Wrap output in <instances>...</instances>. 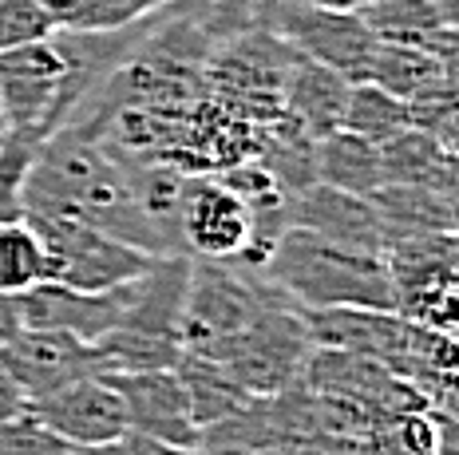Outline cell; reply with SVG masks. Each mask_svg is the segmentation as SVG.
<instances>
[{
  "label": "cell",
  "mask_w": 459,
  "mask_h": 455,
  "mask_svg": "<svg viewBox=\"0 0 459 455\" xmlns=\"http://www.w3.org/2000/svg\"><path fill=\"white\" fill-rule=\"evenodd\" d=\"M60 28L44 0H0V52L36 44Z\"/></svg>",
  "instance_id": "484cf974"
},
{
  "label": "cell",
  "mask_w": 459,
  "mask_h": 455,
  "mask_svg": "<svg viewBox=\"0 0 459 455\" xmlns=\"http://www.w3.org/2000/svg\"><path fill=\"white\" fill-rule=\"evenodd\" d=\"M108 384L119 392L123 412H127V432L143 435L162 448H190L198 443V424L190 416L186 388L175 368H155V373H103Z\"/></svg>",
  "instance_id": "4fadbf2b"
},
{
  "label": "cell",
  "mask_w": 459,
  "mask_h": 455,
  "mask_svg": "<svg viewBox=\"0 0 459 455\" xmlns=\"http://www.w3.org/2000/svg\"><path fill=\"white\" fill-rule=\"evenodd\" d=\"M341 127L352 131V135H360V139H368L372 147H385L388 139H396L400 131L412 127V116H408V103L400 96H392V91L377 88V83L360 80V83H349Z\"/></svg>",
  "instance_id": "603a6c76"
},
{
  "label": "cell",
  "mask_w": 459,
  "mask_h": 455,
  "mask_svg": "<svg viewBox=\"0 0 459 455\" xmlns=\"http://www.w3.org/2000/svg\"><path fill=\"white\" fill-rule=\"evenodd\" d=\"M175 455H273L262 448H246V443H218V440H198L190 448H178Z\"/></svg>",
  "instance_id": "83f0119b"
},
{
  "label": "cell",
  "mask_w": 459,
  "mask_h": 455,
  "mask_svg": "<svg viewBox=\"0 0 459 455\" xmlns=\"http://www.w3.org/2000/svg\"><path fill=\"white\" fill-rule=\"evenodd\" d=\"M16 412H24V396L16 392V384L8 381L4 365H0V424H4L8 416H16Z\"/></svg>",
  "instance_id": "f1b7e54d"
},
{
  "label": "cell",
  "mask_w": 459,
  "mask_h": 455,
  "mask_svg": "<svg viewBox=\"0 0 459 455\" xmlns=\"http://www.w3.org/2000/svg\"><path fill=\"white\" fill-rule=\"evenodd\" d=\"M44 135L36 131H13L0 139V222H21L24 218V183L36 163Z\"/></svg>",
  "instance_id": "d4e9b609"
},
{
  "label": "cell",
  "mask_w": 459,
  "mask_h": 455,
  "mask_svg": "<svg viewBox=\"0 0 459 455\" xmlns=\"http://www.w3.org/2000/svg\"><path fill=\"white\" fill-rule=\"evenodd\" d=\"M305 8H321V13H360L368 0H298Z\"/></svg>",
  "instance_id": "4dcf8cb0"
},
{
  "label": "cell",
  "mask_w": 459,
  "mask_h": 455,
  "mask_svg": "<svg viewBox=\"0 0 459 455\" xmlns=\"http://www.w3.org/2000/svg\"><path fill=\"white\" fill-rule=\"evenodd\" d=\"M24 214L75 218L151 258H170L167 242L143 218L131 194L123 159L103 143L100 131L80 119L56 127L36 150V163L24 183Z\"/></svg>",
  "instance_id": "6da1fadb"
},
{
  "label": "cell",
  "mask_w": 459,
  "mask_h": 455,
  "mask_svg": "<svg viewBox=\"0 0 459 455\" xmlns=\"http://www.w3.org/2000/svg\"><path fill=\"white\" fill-rule=\"evenodd\" d=\"M313 175H317V183L333 186V191L368 198L385 186V175H380V147H372L368 139L337 127L313 143Z\"/></svg>",
  "instance_id": "d6986e66"
},
{
  "label": "cell",
  "mask_w": 459,
  "mask_h": 455,
  "mask_svg": "<svg viewBox=\"0 0 459 455\" xmlns=\"http://www.w3.org/2000/svg\"><path fill=\"white\" fill-rule=\"evenodd\" d=\"M380 175L385 186H428L439 194H455V150L408 127L380 147Z\"/></svg>",
  "instance_id": "ac0fdd59"
},
{
  "label": "cell",
  "mask_w": 459,
  "mask_h": 455,
  "mask_svg": "<svg viewBox=\"0 0 459 455\" xmlns=\"http://www.w3.org/2000/svg\"><path fill=\"white\" fill-rule=\"evenodd\" d=\"M349 99V80L325 64L293 52L281 72V111L305 139H325L341 127V111Z\"/></svg>",
  "instance_id": "2e32d148"
},
{
  "label": "cell",
  "mask_w": 459,
  "mask_h": 455,
  "mask_svg": "<svg viewBox=\"0 0 459 455\" xmlns=\"http://www.w3.org/2000/svg\"><path fill=\"white\" fill-rule=\"evenodd\" d=\"M377 214L385 218L388 242L416 234H455V194H439L428 186H380L368 194Z\"/></svg>",
  "instance_id": "ffe728a7"
},
{
  "label": "cell",
  "mask_w": 459,
  "mask_h": 455,
  "mask_svg": "<svg viewBox=\"0 0 459 455\" xmlns=\"http://www.w3.org/2000/svg\"><path fill=\"white\" fill-rule=\"evenodd\" d=\"M0 455H88L75 443L60 440L56 432H48L32 412H16L0 424Z\"/></svg>",
  "instance_id": "4316f807"
},
{
  "label": "cell",
  "mask_w": 459,
  "mask_h": 455,
  "mask_svg": "<svg viewBox=\"0 0 459 455\" xmlns=\"http://www.w3.org/2000/svg\"><path fill=\"white\" fill-rule=\"evenodd\" d=\"M277 297H281V289L273 281H265L257 270H250V265L190 258L178 345H183V353L222 360L226 348Z\"/></svg>",
  "instance_id": "5b68a950"
},
{
  "label": "cell",
  "mask_w": 459,
  "mask_h": 455,
  "mask_svg": "<svg viewBox=\"0 0 459 455\" xmlns=\"http://www.w3.org/2000/svg\"><path fill=\"white\" fill-rule=\"evenodd\" d=\"M309 353L313 337L305 329V313L281 293L257 313V321L226 348L218 365H226L250 396H277L301 381Z\"/></svg>",
  "instance_id": "52a82bcc"
},
{
  "label": "cell",
  "mask_w": 459,
  "mask_h": 455,
  "mask_svg": "<svg viewBox=\"0 0 459 455\" xmlns=\"http://www.w3.org/2000/svg\"><path fill=\"white\" fill-rule=\"evenodd\" d=\"M8 135V123H4V116H0V139H4Z\"/></svg>",
  "instance_id": "1f68e13d"
},
{
  "label": "cell",
  "mask_w": 459,
  "mask_h": 455,
  "mask_svg": "<svg viewBox=\"0 0 459 455\" xmlns=\"http://www.w3.org/2000/svg\"><path fill=\"white\" fill-rule=\"evenodd\" d=\"M360 21L380 44H408V48L436 52L452 60V4L447 0H368L360 8Z\"/></svg>",
  "instance_id": "e0dca14e"
},
{
  "label": "cell",
  "mask_w": 459,
  "mask_h": 455,
  "mask_svg": "<svg viewBox=\"0 0 459 455\" xmlns=\"http://www.w3.org/2000/svg\"><path fill=\"white\" fill-rule=\"evenodd\" d=\"M178 245L186 258L238 262L254 245V218L218 175H183L178 191Z\"/></svg>",
  "instance_id": "9c48e42d"
},
{
  "label": "cell",
  "mask_w": 459,
  "mask_h": 455,
  "mask_svg": "<svg viewBox=\"0 0 459 455\" xmlns=\"http://www.w3.org/2000/svg\"><path fill=\"white\" fill-rule=\"evenodd\" d=\"M16 329H21V313H16V301L8 297V293H0V345H8V340L16 337Z\"/></svg>",
  "instance_id": "f546056e"
},
{
  "label": "cell",
  "mask_w": 459,
  "mask_h": 455,
  "mask_svg": "<svg viewBox=\"0 0 459 455\" xmlns=\"http://www.w3.org/2000/svg\"><path fill=\"white\" fill-rule=\"evenodd\" d=\"M452 60L424 48H408V44H380L377 40V56L368 64V83L392 91L400 99H416L424 91L439 88V83H452Z\"/></svg>",
  "instance_id": "7402d4cb"
},
{
  "label": "cell",
  "mask_w": 459,
  "mask_h": 455,
  "mask_svg": "<svg viewBox=\"0 0 459 455\" xmlns=\"http://www.w3.org/2000/svg\"><path fill=\"white\" fill-rule=\"evenodd\" d=\"M392 313L455 337V234L396 238L385 250Z\"/></svg>",
  "instance_id": "ba28073f"
},
{
  "label": "cell",
  "mask_w": 459,
  "mask_h": 455,
  "mask_svg": "<svg viewBox=\"0 0 459 455\" xmlns=\"http://www.w3.org/2000/svg\"><path fill=\"white\" fill-rule=\"evenodd\" d=\"M293 226L357 253L385 258L388 250V230H385V218L377 214V206L368 198L333 191L325 183H313L309 191L293 198Z\"/></svg>",
  "instance_id": "9a60e30c"
},
{
  "label": "cell",
  "mask_w": 459,
  "mask_h": 455,
  "mask_svg": "<svg viewBox=\"0 0 459 455\" xmlns=\"http://www.w3.org/2000/svg\"><path fill=\"white\" fill-rule=\"evenodd\" d=\"M48 432L60 440L75 443V448H108L119 435H127V412H123L119 392L108 384V376H80V381L56 388V392L40 396V400L24 404Z\"/></svg>",
  "instance_id": "8fae6325"
},
{
  "label": "cell",
  "mask_w": 459,
  "mask_h": 455,
  "mask_svg": "<svg viewBox=\"0 0 459 455\" xmlns=\"http://www.w3.org/2000/svg\"><path fill=\"white\" fill-rule=\"evenodd\" d=\"M175 373H178V381H183V388H186L190 416H195L198 428H210V424L242 412V408L254 400V396L238 384V376L230 373L226 365H218V360L183 353L178 356V365H175Z\"/></svg>",
  "instance_id": "44dd1931"
},
{
  "label": "cell",
  "mask_w": 459,
  "mask_h": 455,
  "mask_svg": "<svg viewBox=\"0 0 459 455\" xmlns=\"http://www.w3.org/2000/svg\"><path fill=\"white\" fill-rule=\"evenodd\" d=\"M139 281V278H135ZM135 281L115 289H72L60 281H40V286L16 293V313H21L24 329H60L80 340H100L123 321L131 297H135Z\"/></svg>",
  "instance_id": "7c38bea8"
},
{
  "label": "cell",
  "mask_w": 459,
  "mask_h": 455,
  "mask_svg": "<svg viewBox=\"0 0 459 455\" xmlns=\"http://www.w3.org/2000/svg\"><path fill=\"white\" fill-rule=\"evenodd\" d=\"M277 32L293 52L325 64L349 83L368 80V64L377 56V36L360 21V13H321V8L293 4L285 8Z\"/></svg>",
  "instance_id": "5bb4252c"
},
{
  "label": "cell",
  "mask_w": 459,
  "mask_h": 455,
  "mask_svg": "<svg viewBox=\"0 0 459 455\" xmlns=\"http://www.w3.org/2000/svg\"><path fill=\"white\" fill-rule=\"evenodd\" d=\"M95 60L80 56L72 36L56 28L48 40L0 52V116L13 131L52 135L80 111L83 91L91 88Z\"/></svg>",
  "instance_id": "3957f363"
},
{
  "label": "cell",
  "mask_w": 459,
  "mask_h": 455,
  "mask_svg": "<svg viewBox=\"0 0 459 455\" xmlns=\"http://www.w3.org/2000/svg\"><path fill=\"white\" fill-rule=\"evenodd\" d=\"M24 222L36 230L44 245L48 262V281H60L72 289H115L127 281L143 278L155 265L151 253L135 250V245L111 238V234L95 230L88 222L75 218H48V214H24Z\"/></svg>",
  "instance_id": "8992f818"
},
{
  "label": "cell",
  "mask_w": 459,
  "mask_h": 455,
  "mask_svg": "<svg viewBox=\"0 0 459 455\" xmlns=\"http://www.w3.org/2000/svg\"><path fill=\"white\" fill-rule=\"evenodd\" d=\"M186 278V253L155 258V265L135 281V297H131L123 321L95 340L103 373H155V368L178 365L183 356L178 321H183Z\"/></svg>",
  "instance_id": "277c9868"
},
{
  "label": "cell",
  "mask_w": 459,
  "mask_h": 455,
  "mask_svg": "<svg viewBox=\"0 0 459 455\" xmlns=\"http://www.w3.org/2000/svg\"><path fill=\"white\" fill-rule=\"evenodd\" d=\"M265 281H273L298 309H385L392 313V278L385 258L357 253L290 226L262 262Z\"/></svg>",
  "instance_id": "7a4b0ae2"
},
{
  "label": "cell",
  "mask_w": 459,
  "mask_h": 455,
  "mask_svg": "<svg viewBox=\"0 0 459 455\" xmlns=\"http://www.w3.org/2000/svg\"><path fill=\"white\" fill-rule=\"evenodd\" d=\"M48 281L44 245L36 230L24 222H0V293L16 297V293Z\"/></svg>",
  "instance_id": "cb8c5ba5"
},
{
  "label": "cell",
  "mask_w": 459,
  "mask_h": 455,
  "mask_svg": "<svg viewBox=\"0 0 459 455\" xmlns=\"http://www.w3.org/2000/svg\"><path fill=\"white\" fill-rule=\"evenodd\" d=\"M0 365H4L8 381L24 396V404L40 400L56 388L80 381V376L103 373L100 353L91 340H80L60 329H16L8 345H0Z\"/></svg>",
  "instance_id": "30bf717a"
}]
</instances>
